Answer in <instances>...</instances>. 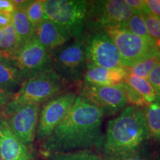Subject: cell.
Returning <instances> with one entry per match:
<instances>
[{"label":"cell","instance_id":"obj_1","mask_svg":"<svg viewBox=\"0 0 160 160\" xmlns=\"http://www.w3.org/2000/svg\"><path fill=\"white\" fill-rule=\"evenodd\" d=\"M103 117L101 110L77 94L64 119L41 144V152L49 157L78 151H102Z\"/></svg>","mask_w":160,"mask_h":160},{"label":"cell","instance_id":"obj_2","mask_svg":"<svg viewBox=\"0 0 160 160\" xmlns=\"http://www.w3.org/2000/svg\"><path fill=\"white\" fill-rule=\"evenodd\" d=\"M149 133L142 108L128 105L108 123L104 139V156H122L139 151Z\"/></svg>","mask_w":160,"mask_h":160},{"label":"cell","instance_id":"obj_3","mask_svg":"<svg viewBox=\"0 0 160 160\" xmlns=\"http://www.w3.org/2000/svg\"><path fill=\"white\" fill-rule=\"evenodd\" d=\"M68 85L53 71L36 75L24 81L11 101L2 110L5 118L22 106L30 104H45L64 92Z\"/></svg>","mask_w":160,"mask_h":160},{"label":"cell","instance_id":"obj_4","mask_svg":"<svg viewBox=\"0 0 160 160\" xmlns=\"http://www.w3.org/2000/svg\"><path fill=\"white\" fill-rule=\"evenodd\" d=\"M134 13L125 0L89 1L84 25V35L122 26Z\"/></svg>","mask_w":160,"mask_h":160},{"label":"cell","instance_id":"obj_5","mask_svg":"<svg viewBox=\"0 0 160 160\" xmlns=\"http://www.w3.org/2000/svg\"><path fill=\"white\" fill-rule=\"evenodd\" d=\"M88 3L86 0H44L45 19L68 30L73 39H83Z\"/></svg>","mask_w":160,"mask_h":160},{"label":"cell","instance_id":"obj_6","mask_svg":"<svg viewBox=\"0 0 160 160\" xmlns=\"http://www.w3.org/2000/svg\"><path fill=\"white\" fill-rule=\"evenodd\" d=\"M105 31L114 42L126 68L159 53L155 41L142 39L120 26L108 28Z\"/></svg>","mask_w":160,"mask_h":160},{"label":"cell","instance_id":"obj_7","mask_svg":"<svg viewBox=\"0 0 160 160\" xmlns=\"http://www.w3.org/2000/svg\"><path fill=\"white\" fill-rule=\"evenodd\" d=\"M53 71L68 85L83 82L86 69L82 39H73L52 53Z\"/></svg>","mask_w":160,"mask_h":160},{"label":"cell","instance_id":"obj_8","mask_svg":"<svg viewBox=\"0 0 160 160\" xmlns=\"http://www.w3.org/2000/svg\"><path fill=\"white\" fill-rule=\"evenodd\" d=\"M82 40L86 66L126 68L114 42L105 31L88 32Z\"/></svg>","mask_w":160,"mask_h":160},{"label":"cell","instance_id":"obj_9","mask_svg":"<svg viewBox=\"0 0 160 160\" xmlns=\"http://www.w3.org/2000/svg\"><path fill=\"white\" fill-rule=\"evenodd\" d=\"M9 61L19 70L24 81L53 70L52 54L35 37L22 45Z\"/></svg>","mask_w":160,"mask_h":160},{"label":"cell","instance_id":"obj_10","mask_svg":"<svg viewBox=\"0 0 160 160\" xmlns=\"http://www.w3.org/2000/svg\"><path fill=\"white\" fill-rule=\"evenodd\" d=\"M78 95L101 110L104 116H113L128 105L121 83L113 85H97L82 82Z\"/></svg>","mask_w":160,"mask_h":160},{"label":"cell","instance_id":"obj_11","mask_svg":"<svg viewBox=\"0 0 160 160\" xmlns=\"http://www.w3.org/2000/svg\"><path fill=\"white\" fill-rule=\"evenodd\" d=\"M77 93L65 91L57 96L41 107L36 139L42 144L48 138L59 125L74 104Z\"/></svg>","mask_w":160,"mask_h":160},{"label":"cell","instance_id":"obj_12","mask_svg":"<svg viewBox=\"0 0 160 160\" xmlns=\"http://www.w3.org/2000/svg\"><path fill=\"white\" fill-rule=\"evenodd\" d=\"M40 110L41 105L39 104L25 105L5 117L13 134L28 146L36 139Z\"/></svg>","mask_w":160,"mask_h":160},{"label":"cell","instance_id":"obj_13","mask_svg":"<svg viewBox=\"0 0 160 160\" xmlns=\"http://www.w3.org/2000/svg\"><path fill=\"white\" fill-rule=\"evenodd\" d=\"M34 37L51 54L73 39L68 30L47 19L36 28Z\"/></svg>","mask_w":160,"mask_h":160},{"label":"cell","instance_id":"obj_14","mask_svg":"<svg viewBox=\"0 0 160 160\" xmlns=\"http://www.w3.org/2000/svg\"><path fill=\"white\" fill-rule=\"evenodd\" d=\"M0 156L2 160L33 159L28 146L13 134L5 119L0 123Z\"/></svg>","mask_w":160,"mask_h":160},{"label":"cell","instance_id":"obj_15","mask_svg":"<svg viewBox=\"0 0 160 160\" xmlns=\"http://www.w3.org/2000/svg\"><path fill=\"white\" fill-rule=\"evenodd\" d=\"M128 75V68H105L86 66L83 82L97 85H113L125 82Z\"/></svg>","mask_w":160,"mask_h":160},{"label":"cell","instance_id":"obj_16","mask_svg":"<svg viewBox=\"0 0 160 160\" xmlns=\"http://www.w3.org/2000/svg\"><path fill=\"white\" fill-rule=\"evenodd\" d=\"M24 79L17 68L10 61H0V90L10 93L21 87Z\"/></svg>","mask_w":160,"mask_h":160},{"label":"cell","instance_id":"obj_17","mask_svg":"<svg viewBox=\"0 0 160 160\" xmlns=\"http://www.w3.org/2000/svg\"><path fill=\"white\" fill-rule=\"evenodd\" d=\"M150 138L160 142V94L142 108Z\"/></svg>","mask_w":160,"mask_h":160},{"label":"cell","instance_id":"obj_18","mask_svg":"<svg viewBox=\"0 0 160 160\" xmlns=\"http://www.w3.org/2000/svg\"><path fill=\"white\" fill-rule=\"evenodd\" d=\"M12 25L19 38L21 45L27 43L35 36L36 28L22 8H17L12 13Z\"/></svg>","mask_w":160,"mask_h":160},{"label":"cell","instance_id":"obj_19","mask_svg":"<svg viewBox=\"0 0 160 160\" xmlns=\"http://www.w3.org/2000/svg\"><path fill=\"white\" fill-rule=\"evenodd\" d=\"M21 46V42L12 24L0 29V53L3 59L9 61Z\"/></svg>","mask_w":160,"mask_h":160},{"label":"cell","instance_id":"obj_20","mask_svg":"<svg viewBox=\"0 0 160 160\" xmlns=\"http://www.w3.org/2000/svg\"><path fill=\"white\" fill-rule=\"evenodd\" d=\"M125 82L136 90L148 104L153 102L157 97V93L148 79L129 73Z\"/></svg>","mask_w":160,"mask_h":160},{"label":"cell","instance_id":"obj_21","mask_svg":"<svg viewBox=\"0 0 160 160\" xmlns=\"http://www.w3.org/2000/svg\"><path fill=\"white\" fill-rule=\"evenodd\" d=\"M22 9L25 12L30 22L35 28L45 20L44 0L26 1Z\"/></svg>","mask_w":160,"mask_h":160},{"label":"cell","instance_id":"obj_22","mask_svg":"<svg viewBox=\"0 0 160 160\" xmlns=\"http://www.w3.org/2000/svg\"><path fill=\"white\" fill-rule=\"evenodd\" d=\"M160 61V53L154 54L151 57H148L147 59L139 62L131 68H128L130 74L137 76L138 77L148 79V77L156 65Z\"/></svg>","mask_w":160,"mask_h":160},{"label":"cell","instance_id":"obj_23","mask_svg":"<svg viewBox=\"0 0 160 160\" xmlns=\"http://www.w3.org/2000/svg\"><path fill=\"white\" fill-rule=\"evenodd\" d=\"M120 27L123 28L142 39L150 40V41H154L148 33L142 15L139 14V13H134L125 23H124Z\"/></svg>","mask_w":160,"mask_h":160},{"label":"cell","instance_id":"obj_24","mask_svg":"<svg viewBox=\"0 0 160 160\" xmlns=\"http://www.w3.org/2000/svg\"><path fill=\"white\" fill-rule=\"evenodd\" d=\"M49 157L54 160H101V157L93 151H78L57 153Z\"/></svg>","mask_w":160,"mask_h":160},{"label":"cell","instance_id":"obj_25","mask_svg":"<svg viewBox=\"0 0 160 160\" xmlns=\"http://www.w3.org/2000/svg\"><path fill=\"white\" fill-rule=\"evenodd\" d=\"M142 15L150 37L155 42L160 40V17L151 13H145Z\"/></svg>","mask_w":160,"mask_h":160},{"label":"cell","instance_id":"obj_26","mask_svg":"<svg viewBox=\"0 0 160 160\" xmlns=\"http://www.w3.org/2000/svg\"><path fill=\"white\" fill-rule=\"evenodd\" d=\"M121 85L125 91L126 98H127L129 105H133L140 108H143L146 105H148L142 97L126 82H121Z\"/></svg>","mask_w":160,"mask_h":160},{"label":"cell","instance_id":"obj_27","mask_svg":"<svg viewBox=\"0 0 160 160\" xmlns=\"http://www.w3.org/2000/svg\"><path fill=\"white\" fill-rule=\"evenodd\" d=\"M101 160H148L142 148L130 154L122 156H103Z\"/></svg>","mask_w":160,"mask_h":160},{"label":"cell","instance_id":"obj_28","mask_svg":"<svg viewBox=\"0 0 160 160\" xmlns=\"http://www.w3.org/2000/svg\"><path fill=\"white\" fill-rule=\"evenodd\" d=\"M125 1L133 13H139V14L151 13L145 3V0H125Z\"/></svg>","mask_w":160,"mask_h":160},{"label":"cell","instance_id":"obj_29","mask_svg":"<svg viewBox=\"0 0 160 160\" xmlns=\"http://www.w3.org/2000/svg\"><path fill=\"white\" fill-rule=\"evenodd\" d=\"M148 80L153 86L156 92L158 94H160V61L151 72L148 77Z\"/></svg>","mask_w":160,"mask_h":160},{"label":"cell","instance_id":"obj_30","mask_svg":"<svg viewBox=\"0 0 160 160\" xmlns=\"http://www.w3.org/2000/svg\"><path fill=\"white\" fill-rule=\"evenodd\" d=\"M17 10L13 0H0V12L12 13Z\"/></svg>","mask_w":160,"mask_h":160},{"label":"cell","instance_id":"obj_31","mask_svg":"<svg viewBox=\"0 0 160 160\" xmlns=\"http://www.w3.org/2000/svg\"><path fill=\"white\" fill-rule=\"evenodd\" d=\"M145 3L151 14L160 17V0H145Z\"/></svg>","mask_w":160,"mask_h":160},{"label":"cell","instance_id":"obj_32","mask_svg":"<svg viewBox=\"0 0 160 160\" xmlns=\"http://www.w3.org/2000/svg\"><path fill=\"white\" fill-rule=\"evenodd\" d=\"M12 24V14L0 12V29L5 28Z\"/></svg>","mask_w":160,"mask_h":160},{"label":"cell","instance_id":"obj_33","mask_svg":"<svg viewBox=\"0 0 160 160\" xmlns=\"http://www.w3.org/2000/svg\"><path fill=\"white\" fill-rule=\"evenodd\" d=\"M14 93H10L0 90V111L11 101Z\"/></svg>","mask_w":160,"mask_h":160},{"label":"cell","instance_id":"obj_34","mask_svg":"<svg viewBox=\"0 0 160 160\" xmlns=\"http://www.w3.org/2000/svg\"><path fill=\"white\" fill-rule=\"evenodd\" d=\"M156 47H157V49L159 53H160V40H158V41L155 42Z\"/></svg>","mask_w":160,"mask_h":160},{"label":"cell","instance_id":"obj_35","mask_svg":"<svg viewBox=\"0 0 160 160\" xmlns=\"http://www.w3.org/2000/svg\"><path fill=\"white\" fill-rule=\"evenodd\" d=\"M4 119H5V117H4L2 113V111H0V123H1V122Z\"/></svg>","mask_w":160,"mask_h":160},{"label":"cell","instance_id":"obj_36","mask_svg":"<svg viewBox=\"0 0 160 160\" xmlns=\"http://www.w3.org/2000/svg\"><path fill=\"white\" fill-rule=\"evenodd\" d=\"M2 59H3V58H2V57L1 53H0V61H1V60H2Z\"/></svg>","mask_w":160,"mask_h":160},{"label":"cell","instance_id":"obj_37","mask_svg":"<svg viewBox=\"0 0 160 160\" xmlns=\"http://www.w3.org/2000/svg\"><path fill=\"white\" fill-rule=\"evenodd\" d=\"M49 160H54V159H52V158H51V157H49Z\"/></svg>","mask_w":160,"mask_h":160},{"label":"cell","instance_id":"obj_38","mask_svg":"<svg viewBox=\"0 0 160 160\" xmlns=\"http://www.w3.org/2000/svg\"><path fill=\"white\" fill-rule=\"evenodd\" d=\"M0 160H2V157H1V156H0Z\"/></svg>","mask_w":160,"mask_h":160}]
</instances>
